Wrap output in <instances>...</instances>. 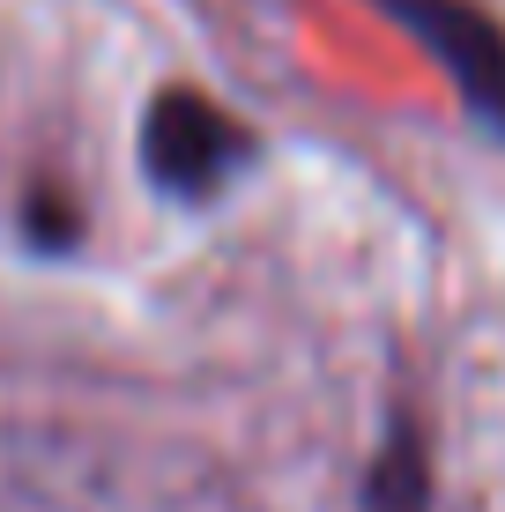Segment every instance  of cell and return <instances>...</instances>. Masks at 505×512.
Masks as SVG:
<instances>
[{
    "label": "cell",
    "mask_w": 505,
    "mask_h": 512,
    "mask_svg": "<svg viewBox=\"0 0 505 512\" xmlns=\"http://www.w3.org/2000/svg\"><path fill=\"white\" fill-rule=\"evenodd\" d=\"M246 127L223 104H208L194 90H164L142 119V171L171 201H208L231 186V171L246 164Z\"/></svg>",
    "instance_id": "obj_1"
},
{
    "label": "cell",
    "mask_w": 505,
    "mask_h": 512,
    "mask_svg": "<svg viewBox=\"0 0 505 512\" xmlns=\"http://www.w3.org/2000/svg\"><path fill=\"white\" fill-rule=\"evenodd\" d=\"M491 134H505V23L483 0H379Z\"/></svg>",
    "instance_id": "obj_2"
},
{
    "label": "cell",
    "mask_w": 505,
    "mask_h": 512,
    "mask_svg": "<svg viewBox=\"0 0 505 512\" xmlns=\"http://www.w3.org/2000/svg\"><path fill=\"white\" fill-rule=\"evenodd\" d=\"M364 512H431V461L409 416H394L387 446H379L372 475H364Z\"/></svg>",
    "instance_id": "obj_3"
}]
</instances>
